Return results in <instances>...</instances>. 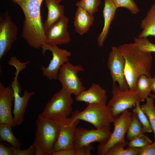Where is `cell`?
<instances>
[{
    "label": "cell",
    "mask_w": 155,
    "mask_h": 155,
    "mask_svg": "<svg viewBox=\"0 0 155 155\" xmlns=\"http://www.w3.org/2000/svg\"><path fill=\"white\" fill-rule=\"evenodd\" d=\"M132 113L128 109L115 119L114 129L109 138L106 143L100 144L97 147L99 155H106L108 151L116 144L129 142L125 139L131 121Z\"/></svg>",
    "instance_id": "6"
},
{
    "label": "cell",
    "mask_w": 155,
    "mask_h": 155,
    "mask_svg": "<svg viewBox=\"0 0 155 155\" xmlns=\"http://www.w3.org/2000/svg\"><path fill=\"white\" fill-rule=\"evenodd\" d=\"M140 103V102H137L136 103L135 107L133 109V111L136 114L142 125L143 133H151L153 130L149 119L146 115L142 109Z\"/></svg>",
    "instance_id": "27"
},
{
    "label": "cell",
    "mask_w": 155,
    "mask_h": 155,
    "mask_svg": "<svg viewBox=\"0 0 155 155\" xmlns=\"http://www.w3.org/2000/svg\"><path fill=\"white\" fill-rule=\"evenodd\" d=\"M36 124V129L33 144L41 146L45 155H51L57 138L60 122L40 113L38 115Z\"/></svg>",
    "instance_id": "4"
},
{
    "label": "cell",
    "mask_w": 155,
    "mask_h": 155,
    "mask_svg": "<svg viewBox=\"0 0 155 155\" xmlns=\"http://www.w3.org/2000/svg\"><path fill=\"white\" fill-rule=\"evenodd\" d=\"M118 47L125 59L124 74L129 90L135 91L137 81L140 76L152 77V53L141 50L134 43L124 44Z\"/></svg>",
    "instance_id": "1"
},
{
    "label": "cell",
    "mask_w": 155,
    "mask_h": 155,
    "mask_svg": "<svg viewBox=\"0 0 155 155\" xmlns=\"http://www.w3.org/2000/svg\"><path fill=\"white\" fill-rule=\"evenodd\" d=\"M149 97H152L154 99H155V94H150L149 96Z\"/></svg>",
    "instance_id": "40"
},
{
    "label": "cell",
    "mask_w": 155,
    "mask_h": 155,
    "mask_svg": "<svg viewBox=\"0 0 155 155\" xmlns=\"http://www.w3.org/2000/svg\"><path fill=\"white\" fill-rule=\"evenodd\" d=\"M34 144L35 145V155H45L44 150L41 146L37 144Z\"/></svg>",
    "instance_id": "37"
},
{
    "label": "cell",
    "mask_w": 155,
    "mask_h": 155,
    "mask_svg": "<svg viewBox=\"0 0 155 155\" xmlns=\"http://www.w3.org/2000/svg\"><path fill=\"white\" fill-rule=\"evenodd\" d=\"M94 149L93 146L90 144L76 150V155H90L91 154V151Z\"/></svg>",
    "instance_id": "34"
},
{
    "label": "cell",
    "mask_w": 155,
    "mask_h": 155,
    "mask_svg": "<svg viewBox=\"0 0 155 155\" xmlns=\"http://www.w3.org/2000/svg\"><path fill=\"white\" fill-rule=\"evenodd\" d=\"M112 93V98L107 106L111 108L114 119L125 111L135 106L137 102H140L136 91H122L116 83L113 84Z\"/></svg>",
    "instance_id": "8"
},
{
    "label": "cell",
    "mask_w": 155,
    "mask_h": 155,
    "mask_svg": "<svg viewBox=\"0 0 155 155\" xmlns=\"http://www.w3.org/2000/svg\"><path fill=\"white\" fill-rule=\"evenodd\" d=\"M57 2L59 3L61 1H62L63 0H55Z\"/></svg>",
    "instance_id": "41"
},
{
    "label": "cell",
    "mask_w": 155,
    "mask_h": 155,
    "mask_svg": "<svg viewBox=\"0 0 155 155\" xmlns=\"http://www.w3.org/2000/svg\"><path fill=\"white\" fill-rule=\"evenodd\" d=\"M69 19L64 15L45 32L46 44L58 45L66 44L71 41L67 30Z\"/></svg>",
    "instance_id": "14"
},
{
    "label": "cell",
    "mask_w": 155,
    "mask_h": 155,
    "mask_svg": "<svg viewBox=\"0 0 155 155\" xmlns=\"http://www.w3.org/2000/svg\"><path fill=\"white\" fill-rule=\"evenodd\" d=\"M13 155H35V145L33 144L28 149L21 150L14 148L10 145Z\"/></svg>",
    "instance_id": "32"
},
{
    "label": "cell",
    "mask_w": 155,
    "mask_h": 155,
    "mask_svg": "<svg viewBox=\"0 0 155 155\" xmlns=\"http://www.w3.org/2000/svg\"><path fill=\"white\" fill-rule=\"evenodd\" d=\"M127 138L130 140L144 133L142 125L135 112L133 111L131 121L127 133Z\"/></svg>",
    "instance_id": "25"
},
{
    "label": "cell",
    "mask_w": 155,
    "mask_h": 155,
    "mask_svg": "<svg viewBox=\"0 0 155 155\" xmlns=\"http://www.w3.org/2000/svg\"><path fill=\"white\" fill-rule=\"evenodd\" d=\"M74 20L75 31L82 35L88 31L94 22V17L93 15L81 8L77 7Z\"/></svg>",
    "instance_id": "20"
},
{
    "label": "cell",
    "mask_w": 155,
    "mask_h": 155,
    "mask_svg": "<svg viewBox=\"0 0 155 155\" xmlns=\"http://www.w3.org/2000/svg\"><path fill=\"white\" fill-rule=\"evenodd\" d=\"M128 143V142L116 144L108 151L106 155H138L140 148H124Z\"/></svg>",
    "instance_id": "26"
},
{
    "label": "cell",
    "mask_w": 155,
    "mask_h": 155,
    "mask_svg": "<svg viewBox=\"0 0 155 155\" xmlns=\"http://www.w3.org/2000/svg\"><path fill=\"white\" fill-rule=\"evenodd\" d=\"M84 70V68L81 65H74L68 61L60 67L57 80L61 83L62 88L77 96L86 90L78 75L79 72Z\"/></svg>",
    "instance_id": "7"
},
{
    "label": "cell",
    "mask_w": 155,
    "mask_h": 155,
    "mask_svg": "<svg viewBox=\"0 0 155 155\" xmlns=\"http://www.w3.org/2000/svg\"><path fill=\"white\" fill-rule=\"evenodd\" d=\"M103 10L104 24L102 32L98 35L97 42L100 47H102L109 32L111 23L114 19L117 8L112 0H104Z\"/></svg>",
    "instance_id": "18"
},
{
    "label": "cell",
    "mask_w": 155,
    "mask_h": 155,
    "mask_svg": "<svg viewBox=\"0 0 155 155\" xmlns=\"http://www.w3.org/2000/svg\"><path fill=\"white\" fill-rule=\"evenodd\" d=\"M117 8L124 7L127 9L133 14H136L139 11L137 5L133 0H112Z\"/></svg>",
    "instance_id": "31"
},
{
    "label": "cell",
    "mask_w": 155,
    "mask_h": 155,
    "mask_svg": "<svg viewBox=\"0 0 155 155\" xmlns=\"http://www.w3.org/2000/svg\"><path fill=\"white\" fill-rule=\"evenodd\" d=\"M14 100V93L10 85L5 87L0 82V123H5L12 127L16 126L12 116L11 108Z\"/></svg>",
    "instance_id": "15"
},
{
    "label": "cell",
    "mask_w": 155,
    "mask_h": 155,
    "mask_svg": "<svg viewBox=\"0 0 155 155\" xmlns=\"http://www.w3.org/2000/svg\"><path fill=\"white\" fill-rule=\"evenodd\" d=\"M112 133L110 130L105 129L88 130L76 127L73 140V148L76 150L94 142L104 143L108 140Z\"/></svg>",
    "instance_id": "11"
},
{
    "label": "cell",
    "mask_w": 155,
    "mask_h": 155,
    "mask_svg": "<svg viewBox=\"0 0 155 155\" xmlns=\"http://www.w3.org/2000/svg\"><path fill=\"white\" fill-rule=\"evenodd\" d=\"M22 0H12L13 1L14 3L17 4L22 1Z\"/></svg>",
    "instance_id": "39"
},
{
    "label": "cell",
    "mask_w": 155,
    "mask_h": 155,
    "mask_svg": "<svg viewBox=\"0 0 155 155\" xmlns=\"http://www.w3.org/2000/svg\"><path fill=\"white\" fill-rule=\"evenodd\" d=\"M72 94L63 88L55 94L46 103L41 114L59 122L66 120L72 113Z\"/></svg>",
    "instance_id": "5"
},
{
    "label": "cell",
    "mask_w": 155,
    "mask_h": 155,
    "mask_svg": "<svg viewBox=\"0 0 155 155\" xmlns=\"http://www.w3.org/2000/svg\"><path fill=\"white\" fill-rule=\"evenodd\" d=\"M0 155H13L10 145L0 141Z\"/></svg>",
    "instance_id": "33"
},
{
    "label": "cell",
    "mask_w": 155,
    "mask_h": 155,
    "mask_svg": "<svg viewBox=\"0 0 155 155\" xmlns=\"http://www.w3.org/2000/svg\"><path fill=\"white\" fill-rule=\"evenodd\" d=\"M80 121L77 120L70 123L67 119L60 122L58 137L53 148V152L74 148L73 140L74 133Z\"/></svg>",
    "instance_id": "16"
},
{
    "label": "cell",
    "mask_w": 155,
    "mask_h": 155,
    "mask_svg": "<svg viewBox=\"0 0 155 155\" xmlns=\"http://www.w3.org/2000/svg\"><path fill=\"white\" fill-rule=\"evenodd\" d=\"M75 100L87 104L98 103L106 104L107 97L106 91L98 84L93 83L87 90L76 96Z\"/></svg>",
    "instance_id": "17"
},
{
    "label": "cell",
    "mask_w": 155,
    "mask_h": 155,
    "mask_svg": "<svg viewBox=\"0 0 155 155\" xmlns=\"http://www.w3.org/2000/svg\"><path fill=\"white\" fill-rule=\"evenodd\" d=\"M128 148H141L152 144V141L144 133L129 140Z\"/></svg>",
    "instance_id": "29"
},
{
    "label": "cell",
    "mask_w": 155,
    "mask_h": 155,
    "mask_svg": "<svg viewBox=\"0 0 155 155\" xmlns=\"http://www.w3.org/2000/svg\"><path fill=\"white\" fill-rule=\"evenodd\" d=\"M86 108L81 112L77 110L68 117L70 123L77 120L89 122L97 129H105L111 130V124L115 119L112 115L111 110L105 104L94 103L87 104Z\"/></svg>",
    "instance_id": "3"
},
{
    "label": "cell",
    "mask_w": 155,
    "mask_h": 155,
    "mask_svg": "<svg viewBox=\"0 0 155 155\" xmlns=\"http://www.w3.org/2000/svg\"><path fill=\"white\" fill-rule=\"evenodd\" d=\"M140 26L142 30L138 38L155 37V3L152 5L146 17L142 20Z\"/></svg>",
    "instance_id": "21"
},
{
    "label": "cell",
    "mask_w": 155,
    "mask_h": 155,
    "mask_svg": "<svg viewBox=\"0 0 155 155\" xmlns=\"http://www.w3.org/2000/svg\"><path fill=\"white\" fill-rule=\"evenodd\" d=\"M134 43L141 50L155 53V44L150 42L147 37L133 38Z\"/></svg>",
    "instance_id": "30"
},
{
    "label": "cell",
    "mask_w": 155,
    "mask_h": 155,
    "mask_svg": "<svg viewBox=\"0 0 155 155\" xmlns=\"http://www.w3.org/2000/svg\"><path fill=\"white\" fill-rule=\"evenodd\" d=\"M154 99L148 97L146 103L140 106L142 109L147 116L154 134V141L151 145L155 146V106Z\"/></svg>",
    "instance_id": "24"
},
{
    "label": "cell",
    "mask_w": 155,
    "mask_h": 155,
    "mask_svg": "<svg viewBox=\"0 0 155 155\" xmlns=\"http://www.w3.org/2000/svg\"><path fill=\"white\" fill-rule=\"evenodd\" d=\"M18 28L8 11L0 16V59L11 49L17 39Z\"/></svg>",
    "instance_id": "12"
},
{
    "label": "cell",
    "mask_w": 155,
    "mask_h": 155,
    "mask_svg": "<svg viewBox=\"0 0 155 155\" xmlns=\"http://www.w3.org/2000/svg\"><path fill=\"white\" fill-rule=\"evenodd\" d=\"M48 9L46 21L42 24L45 32L53 25L59 20L64 15V6L55 0H44Z\"/></svg>",
    "instance_id": "19"
},
{
    "label": "cell",
    "mask_w": 155,
    "mask_h": 155,
    "mask_svg": "<svg viewBox=\"0 0 155 155\" xmlns=\"http://www.w3.org/2000/svg\"><path fill=\"white\" fill-rule=\"evenodd\" d=\"M42 54L44 55L47 50L50 51L52 58L48 66H40L43 76L50 80H57L58 74L60 67L64 63L69 61L71 52L65 49L59 48L57 45L45 44L41 47Z\"/></svg>",
    "instance_id": "9"
},
{
    "label": "cell",
    "mask_w": 155,
    "mask_h": 155,
    "mask_svg": "<svg viewBox=\"0 0 155 155\" xmlns=\"http://www.w3.org/2000/svg\"><path fill=\"white\" fill-rule=\"evenodd\" d=\"M10 86L14 93V104L13 111V119L15 125H19L23 122L24 115L27 108L28 102L30 98L35 94L34 91L29 92L25 90L23 96H20L19 94L22 90L18 80V74H16Z\"/></svg>",
    "instance_id": "13"
},
{
    "label": "cell",
    "mask_w": 155,
    "mask_h": 155,
    "mask_svg": "<svg viewBox=\"0 0 155 155\" xmlns=\"http://www.w3.org/2000/svg\"><path fill=\"white\" fill-rule=\"evenodd\" d=\"M101 2L100 0H80L77 2L75 5L94 15L98 11V7Z\"/></svg>",
    "instance_id": "28"
},
{
    "label": "cell",
    "mask_w": 155,
    "mask_h": 155,
    "mask_svg": "<svg viewBox=\"0 0 155 155\" xmlns=\"http://www.w3.org/2000/svg\"><path fill=\"white\" fill-rule=\"evenodd\" d=\"M107 61L113 84L117 82L120 90L123 91L129 90L128 84L124 74L125 61L118 47L111 48Z\"/></svg>",
    "instance_id": "10"
},
{
    "label": "cell",
    "mask_w": 155,
    "mask_h": 155,
    "mask_svg": "<svg viewBox=\"0 0 155 155\" xmlns=\"http://www.w3.org/2000/svg\"><path fill=\"white\" fill-rule=\"evenodd\" d=\"M152 78L142 75L138 78L136 91L140 101H144L149 96L152 91Z\"/></svg>",
    "instance_id": "22"
},
{
    "label": "cell",
    "mask_w": 155,
    "mask_h": 155,
    "mask_svg": "<svg viewBox=\"0 0 155 155\" xmlns=\"http://www.w3.org/2000/svg\"><path fill=\"white\" fill-rule=\"evenodd\" d=\"M152 91L155 93V75L152 78Z\"/></svg>",
    "instance_id": "38"
},
{
    "label": "cell",
    "mask_w": 155,
    "mask_h": 155,
    "mask_svg": "<svg viewBox=\"0 0 155 155\" xmlns=\"http://www.w3.org/2000/svg\"><path fill=\"white\" fill-rule=\"evenodd\" d=\"M12 127L7 124L0 123V141L7 142L14 148L20 149L21 142L19 140L14 136L12 131Z\"/></svg>",
    "instance_id": "23"
},
{
    "label": "cell",
    "mask_w": 155,
    "mask_h": 155,
    "mask_svg": "<svg viewBox=\"0 0 155 155\" xmlns=\"http://www.w3.org/2000/svg\"><path fill=\"white\" fill-rule=\"evenodd\" d=\"M76 150L74 149L62 150L53 152L52 155H76Z\"/></svg>",
    "instance_id": "36"
},
{
    "label": "cell",
    "mask_w": 155,
    "mask_h": 155,
    "mask_svg": "<svg viewBox=\"0 0 155 155\" xmlns=\"http://www.w3.org/2000/svg\"><path fill=\"white\" fill-rule=\"evenodd\" d=\"M138 155H155V146L151 144L140 148Z\"/></svg>",
    "instance_id": "35"
},
{
    "label": "cell",
    "mask_w": 155,
    "mask_h": 155,
    "mask_svg": "<svg viewBox=\"0 0 155 155\" xmlns=\"http://www.w3.org/2000/svg\"><path fill=\"white\" fill-rule=\"evenodd\" d=\"M43 0H23L18 4L24 16L22 36L30 46L36 49L46 44L41 20L40 7Z\"/></svg>",
    "instance_id": "2"
}]
</instances>
